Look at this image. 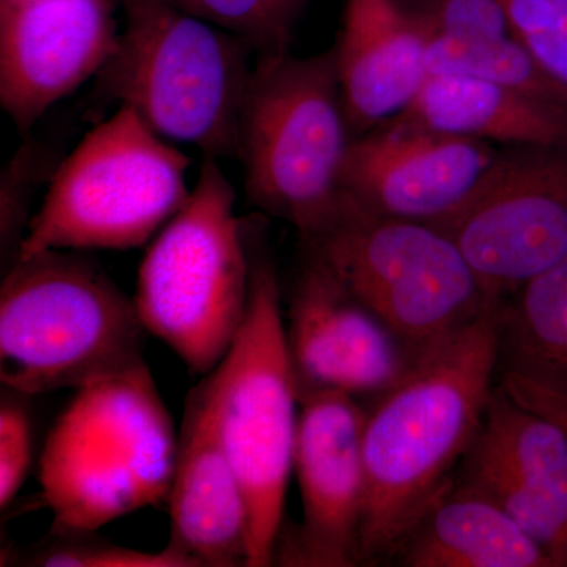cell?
I'll use <instances>...</instances> for the list:
<instances>
[{"mask_svg": "<svg viewBox=\"0 0 567 567\" xmlns=\"http://www.w3.org/2000/svg\"><path fill=\"white\" fill-rule=\"evenodd\" d=\"M498 383L520 404L557 423L567 435V391L555 390L513 372H499Z\"/></svg>", "mask_w": 567, "mask_h": 567, "instance_id": "obj_26", "label": "cell"}, {"mask_svg": "<svg viewBox=\"0 0 567 567\" xmlns=\"http://www.w3.org/2000/svg\"><path fill=\"white\" fill-rule=\"evenodd\" d=\"M251 279L233 185L207 156L188 200L148 244L133 297L137 316L147 334L205 377L244 327Z\"/></svg>", "mask_w": 567, "mask_h": 567, "instance_id": "obj_5", "label": "cell"}, {"mask_svg": "<svg viewBox=\"0 0 567 567\" xmlns=\"http://www.w3.org/2000/svg\"><path fill=\"white\" fill-rule=\"evenodd\" d=\"M498 315L425 350L368 410L363 565L393 559L475 440L498 382Z\"/></svg>", "mask_w": 567, "mask_h": 567, "instance_id": "obj_1", "label": "cell"}, {"mask_svg": "<svg viewBox=\"0 0 567 567\" xmlns=\"http://www.w3.org/2000/svg\"><path fill=\"white\" fill-rule=\"evenodd\" d=\"M499 148L395 117L354 137L342 194L377 215L436 224L475 192Z\"/></svg>", "mask_w": 567, "mask_h": 567, "instance_id": "obj_15", "label": "cell"}, {"mask_svg": "<svg viewBox=\"0 0 567 567\" xmlns=\"http://www.w3.org/2000/svg\"><path fill=\"white\" fill-rule=\"evenodd\" d=\"M284 319L275 265L252 249L251 298L244 327L207 375L216 427L248 498L249 567L275 565L293 472L300 398Z\"/></svg>", "mask_w": 567, "mask_h": 567, "instance_id": "obj_9", "label": "cell"}, {"mask_svg": "<svg viewBox=\"0 0 567 567\" xmlns=\"http://www.w3.org/2000/svg\"><path fill=\"white\" fill-rule=\"evenodd\" d=\"M167 503V547L196 567H249L248 498L218 434L207 375L186 399Z\"/></svg>", "mask_w": 567, "mask_h": 567, "instance_id": "obj_16", "label": "cell"}, {"mask_svg": "<svg viewBox=\"0 0 567 567\" xmlns=\"http://www.w3.org/2000/svg\"><path fill=\"white\" fill-rule=\"evenodd\" d=\"M365 416L368 410L349 394L317 393L301 399L293 472L303 520L292 532L282 533L275 565H363Z\"/></svg>", "mask_w": 567, "mask_h": 567, "instance_id": "obj_11", "label": "cell"}, {"mask_svg": "<svg viewBox=\"0 0 567 567\" xmlns=\"http://www.w3.org/2000/svg\"><path fill=\"white\" fill-rule=\"evenodd\" d=\"M192 159L121 106L52 175L17 259L44 251H128L151 244L188 200Z\"/></svg>", "mask_w": 567, "mask_h": 567, "instance_id": "obj_7", "label": "cell"}, {"mask_svg": "<svg viewBox=\"0 0 567 567\" xmlns=\"http://www.w3.org/2000/svg\"><path fill=\"white\" fill-rule=\"evenodd\" d=\"M85 535H63L39 550L31 558V565L44 567H196L192 559L183 557L171 547L158 554L136 548L114 546L110 543L84 539Z\"/></svg>", "mask_w": 567, "mask_h": 567, "instance_id": "obj_24", "label": "cell"}, {"mask_svg": "<svg viewBox=\"0 0 567 567\" xmlns=\"http://www.w3.org/2000/svg\"><path fill=\"white\" fill-rule=\"evenodd\" d=\"M301 246L415 358L502 306L440 227L377 215L346 194L327 226Z\"/></svg>", "mask_w": 567, "mask_h": 567, "instance_id": "obj_8", "label": "cell"}, {"mask_svg": "<svg viewBox=\"0 0 567 567\" xmlns=\"http://www.w3.org/2000/svg\"><path fill=\"white\" fill-rule=\"evenodd\" d=\"M303 256L286 317L298 398L344 393L374 402L404 379L416 358L344 284Z\"/></svg>", "mask_w": 567, "mask_h": 567, "instance_id": "obj_12", "label": "cell"}, {"mask_svg": "<svg viewBox=\"0 0 567 567\" xmlns=\"http://www.w3.org/2000/svg\"><path fill=\"white\" fill-rule=\"evenodd\" d=\"M0 404V507L20 494L33 458V423L24 394L9 390Z\"/></svg>", "mask_w": 567, "mask_h": 567, "instance_id": "obj_25", "label": "cell"}, {"mask_svg": "<svg viewBox=\"0 0 567 567\" xmlns=\"http://www.w3.org/2000/svg\"><path fill=\"white\" fill-rule=\"evenodd\" d=\"M333 51L353 140L409 110L431 76L423 35L399 0H347Z\"/></svg>", "mask_w": 567, "mask_h": 567, "instance_id": "obj_17", "label": "cell"}, {"mask_svg": "<svg viewBox=\"0 0 567 567\" xmlns=\"http://www.w3.org/2000/svg\"><path fill=\"white\" fill-rule=\"evenodd\" d=\"M117 48L100 92L171 144L238 156L251 48L175 0H122Z\"/></svg>", "mask_w": 567, "mask_h": 567, "instance_id": "obj_3", "label": "cell"}, {"mask_svg": "<svg viewBox=\"0 0 567 567\" xmlns=\"http://www.w3.org/2000/svg\"><path fill=\"white\" fill-rule=\"evenodd\" d=\"M391 561L405 567H555L505 511L454 477L425 507Z\"/></svg>", "mask_w": 567, "mask_h": 567, "instance_id": "obj_18", "label": "cell"}, {"mask_svg": "<svg viewBox=\"0 0 567 567\" xmlns=\"http://www.w3.org/2000/svg\"><path fill=\"white\" fill-rule=\"evenodd\" d=\"M178 436L147 363L74 391L44 442L40 488L58 535H92L167 502Z\"/></svg>", "mask_w": 567, "mask_h": 567, "instance_id": "obj_2", "label": "cell"}, {"mask_svg": "<svg viewBox=\"0 0 567 567\" xmlns=\"http://www.w3.org/2000/svg\"><path fill=\"white\" fill-rule=\"evenodd\" d=\"M511 31L567 96V0H502Z\"/></svg>", "mask_w": 567, "mask_h": 567, "instance_id": "obj_23", "label": "cell"}, {"mask_svg": "<svg viewBox=\"0 0 567 567\" xmlns=\"http://www.w3.org/2000/svg\"><path fill=\"white\" fill-rule=\"evenodd\" d=\"M454 481L486 496L567 567V435L496 382Z\"/></svg>", "mask_w": 567, "mask_h": 567, "instance_id": "obj_13", "label": "cell"}, {"mask_svg": "<svg viewBox=\"0 0 567 567\" xmlns=\"http://www.w3.org/2000/svg\"><path fill=\"white\" fill-rule=\"evenodd\" d=\"M398 117L498 147L567 145V106L475 78L432 74Z\"/></svg>", "mask_w": 567, "mask_h": 567, "instance_id": "obj_19", "label": "cell"}, {"mask_svg": "<svg viewBox=\"0 0 567 567\" xmlns=\"http://www.w3.org/2000/svg\"><path fill=\"white\" fill-rule=\"evenodd\" d=\"M423 35V33H421ZM427 50V69L432 74L475 78L527 92L567 106L559 91L533 61L516 37L505 39L461 40L442 35H423Z\"/></svg>", "mask_w": 567, "mask_h": 567, "instance_id": "obj_21", "label": "cell"}, {"mask_svg": "<svg viewBox=\"0 0 567 567\" xmlns=\"http://www.w3.org/2000/svg\"><path fill=\"white\" fill-rule=\"evenodd\" d=\"M144 324L76 251L17 259L0 289V380L24 395L80 388L145 363Z\"/></svg>", "mask_w": 567, "mask_h": 567, "instance_id": "obj_4", "label": "cell"}, {"mask_svg": "<svg viewBox=\"0 0 567 567\" xmlns=\"http://www.w3.org/2000/svg\"><path fill=\"white\" fill-rule=\"evenodd\" d=\"M118 33L111 0H2L0 103L18 132L99 76Z\"/></svg>", "mask_w": 567, "mask_h": 567, "instance_id": "obj_14", "label": "cell"}, {"mask_svg": "<svg viewBox=\"0 0 567 567\" xmlns=\"http://www.w3.org/2000/svg\"><path fill=\"white\" fill-rule=\"evenodd\" d=\"M353 136L334 51L260 55L240 122L245 193L265 215L289 223L300 240L323 229L342 197Z\"/></svg>", "mask_w": 567, "mask_h": 567, "instance_id": "obj_6", "label": "cell"}, {"mask_svg": "<svg viewBox=\"0 0 567 567\" xmlns=\"http://www.w3.org/2000/svg\"><path fill=\"white\" fill-rule=\"evenodd\" d=\"M233 33L260 55L289 51L295 28L311 0H175Z\"/></svg>", "mask_w": 567, "mask_h": 567, "instance_id": "obj_22", "label": "cell"}, {"mask_svg": "<svg viewBox=\"0 0 567 567\" xmlns=\"http://www.w3.org/2000/svg\"><path fill=\"white\" fill-rule=\"evenodd\" d=\"M434 226L502 305L567 254V145L499 148L475 192Z\"/></svg>", "mask_w": 567, "mask_h": 567, "instance_id": "obj_10", "label": "cell"}, {"mask_svg": "<svg viewBox=\"0 0 567 567\" xmlns=\"http://www.w3.org/2000/svg\"><path fill=\"white\" fill-rule=\"evenodd\" d=\"M499 372L567 391V254L499 306Z\"/></svg>", "mask_w": 567, "mask_h": 567, "instance_id": "obj_20", "label": "cell"}]
</instances>
